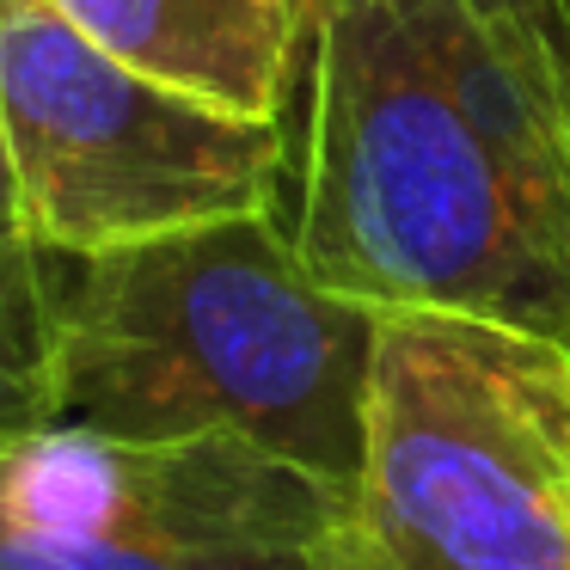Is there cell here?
Instances as JSON below:
<instances>
[{
    "label": "cell",
    "instance_id": "obj_7",
    "mask_svg": "<svg viewBox=\"0 0 570 570\" xmlns=\"http://www.w3.org/2000/svg\"><path fill=\"white\" fill-rule=\"evenodd\" d=\"M56 417V258L0 246V454Z\"/></svg>",
    "mask_w": 570,
    "mask_h": 570
},
{
    "label": "cell",
    "instance_id": "obj_4",
    "mask_svg": "<svg viewBox=\"0 0 570 570\" xmlns=\"http://www.w3.org/2000/svg\"><path fill=\"white\" fill-rule=\"evenodd\" d=\"M0 124L26 239L111 252L234 215H276L283 124L234 117L99 50L56 0H0Z\"/></svg>",
    "mask_w": 570,
    "mask_h": 570
},
{
    "label": "cell",
    "instance_id": "obj_6",
    "mask_svg": "<svg viewBox=\"0 0 570 570\" xmlns=\"http://www.w3.org/2000/svg\"><path fill=\"white\" fill-rule=\"evenodd\" d=\"M99 50L234 117L283 124L313 0H56Z\"/></svg>",
    "mask_w": 570,
    "mask_h": 570
},
{
    "label": "cell",
    "instance_id": "obj_9",
    "mask_svg": "<svg viewBox=\"0 0 570 570\" xmlns=\"http://www.w3.org/2000/svg\"><path fill=\"white\" fill-rule=\"evenodd\" d=\"M26 239V215H19V185H13V154H7V124H0V246Z\"/></svg>",
    "mask_w": 570,
    "mask_h": 570
},
{
    "label": "cell",
    "instance_id": "obj_1",
    "mask_svg": "<svg viewBox=\"0 0 570 570\" xmlns=\"http://www.w3.org/2000/svg\"><path fill=\"white\" fill-rule=\"evenodd\" d=\"M307 56V271L570 350V105L515 0H313Z\"/></svg>",
    "mask_w": 570,
    "mask_h": 570
},
{
    "label": "cell",
    "instance_id": "obj_5",
    "mask_svg": "<svg viewBox=\"0 0 570 570\" xmlns=\"http://www.w3.org/2000/svg\"><path fill=\"white\" fill-rule=\"evenodd\" d=\"M344 491L234 435L87 442L62 540H0V570H320Z\"/></svg>",
    "mask_w": 570,
    "mask_h": 570
},
{
    "label": "cell",
    "instance_id": "obj_3",
    "mask_svg": "<svg viewBox=\"0 0 570 570\" xmlns=\"http://www.w3.org/2000/svg\"><path fill=\"white\" fill-rule=\"evenodd\" d=\"M320 570H570V350L381 313L368 448Z\"/></svg>",
    "mask_w": 570,
    "mask_h": 570
},
{
    "label": "cell",
    "instance_id": "obj_2",
    "mask_svg": "<svg viewBox=\"0 0 570 570\" xmlns=\"http://www.w3.org/2000/svg\"><path fill=\"white\" fill-rule=\"evenodd\" d=\"M56 258V417L124 442L234 435L350 497L381 307L325 288L276 215Z\"/></svg>",
    "mask_w": 570,
    "mask_h": 570
},
{
    "label": "cell",
    "instance_id": "obj_8",
    "mask_svg": "<svg viewBox=\"0 0 570 570\" xmlns=\"http://www.w3.org/2000/svg\"><path fill=\"white\" fill-rule=\"evenodd\" d=\"M515 13L528 19L533 43H540L546 68H552L558 92L570 105V0H515Z\"/></svg>",
    "mask_w": 570,
    "mask_h": 570
}]
</instances>
